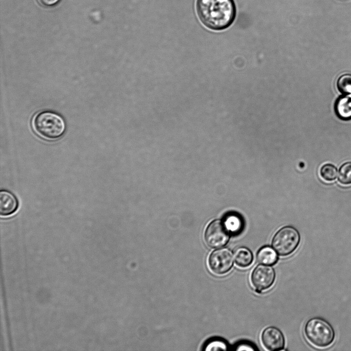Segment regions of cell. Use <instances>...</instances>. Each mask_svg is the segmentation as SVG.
<instances>
[{
  "instance_id": "obj_1",
  "label": "cell",
  "mask_w": 351,
  "mask_h": 351,
  "mask_svg": "<svg viewBox=\"0 0 351 351\" xmlns=\"http://www.w3.org/2000/svg\"><path fill=\"white\" fill-rule=\"evenodd\" d=\"M196 10L201 23L215 31L229 27L236 15L234 0H196Z\"/></svg>"
},
{
  "instance_id": "obj_2",
  "label": "cell",
  "mask_w": 351,
  "mask_h": 351,
  "mask_svg": "<svg viewBox=\"0 0 351 351\" xmlns=\"http://www.w3.org/2000/svg\"><path fill=\"white\" fill-rule=\"evenodd\" d=\"M32 126L40 137L49 140L61 138L66 130L64 119L59 114L48 110L38 113L33 119Z\"/></svg>"
},
{
  "instance_id": "obj_3",
  "label": "cell",
  "mask_w": 351,
  "mask_h": 351,
  "mask_svg": "<svg viewBox=\"0 0 351 351\" xmlns=\"http://www.w3.org/2000/svg\"><path fill=\"white\" fill-rule=\"evenodd\" d=\"M304 332L308 340L319 348L328 347L335 339V331L331 325L319 318L309 320L305 324Z\"/></svg>"
},
{
  "instance_id": "obj_4",
  "label": "cell",
  "mask_w": 351,
  "mask_h": 351,
  "mask_svg": "<svg viewBox=\"0 0 351 351\" xmlns=\"http://www.w3.org/2000/svg\"><path fill=\"white\" fill-rule=\"evenodd\" d=\"M300 241L298 231L292 227L287 226L276 233L272 240V246L279 255L286 256L294 252Z\"/></svg>"
},
{
  "instance_id": "obj_5",
  "label": "cell",
  "mask_w": 351,
  "mask_h": 351,
  "mask_svg": "<svg viewBox=\"0 0 351 351\" xmlns=\"http://www.w3.org/2000/svg\"><path fill=\"white\" fill-rule=\"evenodd\" d=\"M233 252L228 248H222L213 251L210 255L208 264L215 274L222 275L228 272L233 265Z\"/></svg>"
},
{
  "instance_id": "obj_6",
  "label": "cell",
  "mask_w": 351,
  "mask_h": 351,
  "mask_svg": "<svg viewBox=\"0 0 351 351\" xmlns=\"http://www.w3.org/2000/svg\"><path fill=\"white\" fill-rule=\"evenodd\" d=\"M229 233L224 221L216 220L211 222L207 227L205 234V240L207 245L211 248H221L228 243Z\"/></svg>"
},
{
  "instance_id": "obj_7",
  "label": "cell",
  "mask_w": 351,
  "mask_h": 351,
  "mask_svg": "<svg viewBox=\"0 0 351 351\" xmlns=\"http://www.w3.org/2000/svg\"><path fill=\"white\" fill-rule=\"evenodd\" d=\"M275 279L273 268L269 265H258L252 270L251 282L257 293L272 286Z\"/></svg>"
},
{
  "instance_id": "obj_8",
  "label": "cell",
  "mask_w": 351,
  "mask_h": 351,
  "mask_svg": "<svg viewBox=\"0 0 351 351\" xmlns=\"http://www.w3.org/2000/svg\"><path fill=\"white\" fill-rule=\"evenodd\" d=\"M261 341L264 347L269 350H279L285 345V338L282 331L274 326L265 328L261 334Z\"/></svg>"
},
{
  "instance_id": "obj_9",
  "label": "cell",
  "mask_w": 351,
  "mask_h": 351,
  "mask_svg": "<svg viewBox=\"0 0 351 351\" xmlns=\"http://www.w3.org/2000/svg\"><path fill=\"white\" fill-rule=\"evenodd\" d=\"M19 202L16 197L10 192L2 190L0 192V214L6 217L13 214L17 210Z\"/></svg>"
},
{
  "instance_id": "obj_10",
  "label": "cell",
  "mask_w": 351,
  "mask_h": 351,
  "mask_svg": "<svg viewBox=\"0 0 351 351\" xmlns=\"http://www.w3.org/2000/svg\"><path fill=\"white\" fill-rule=\"evenodd\" d=\"M256 257L258 263L266 265H273L278 260L277 252L273 248L269 246L260 248L256 253Z\"/></svg>"
},
{
  "instance_id": "obj_11",
  "label": "cell",
  "mask_w": 351,
  "mask_h": 351,
  "mask_svg": "<svg viewBox=\"0 0 351 351\" xmlns=\"http://www.w3.org/2000/svg\"><path fill=\"white\" fill-rule=\"evenodd\" d=\"M235 264L241 268L249 266L253 262V256L251 250L245 247L237 248L234 251Z\"/></svg>"
},
{
  "instance_id": "obj_12",
  "label": "cell",
  "mask_w": 351,
  "mask_h": 351,
  "mask_svg": "<svg viewBox=\"0 0 351 351\" xmlns=\"http://www.w3.org/2000/svg\"><path fill=\"white\" fill-rule=\"evenodd\" d=\"M335 110L338 116L343 120L351 119V97L343 96L339 98L335 104Z\"/></svg>"
},
{
  "instance_id": "obj_13",
  "label": "cell",
  "mask_w": 351,
  "mask_h": 351,
  "mask_svg": "<svg viewBox=\"0 0 351 351\" xmlns=\"http://www.w3.org/2000/svg\"><path fill=\"white\" fill-rule=\"evenodd\" d=\"M224 223L229 232L232 234L239 233L243 229V221L237 214L230 213L225 217Z\"/></svg>"
},
{
  "instance_id": "obj_14",
  "label": "cell",
  "mask_w": 351,
  "mask_h": 351,
  "mask_svg": "<svg viewBox=\"0 0 351 351\" xmlns=\"http://www.w3.org/2000/svg\"><path fill=\"white\" fill-rule=\"evenodd\" d=\"M338 180L342 184H351V162H345L340 167Z\"/></svg>"
},
{
  "instance_id": "obj_15",
  "label": "cell",
  "mask_w": 351,
  "mask_h": 351,
  "mask_svg": "<svg viewBox=\"0 0 351 351\" xmlns=\"http://www.w3.org/2000/svg\"><path fill=\"white\" fill-rule=\"evenodd\" d=\"M337 169L332 164H325L320 169L321 176L324 180L328 182L335 180L337 177Z\"/></svg>"
},
{
  "instance_id": "obj_16",
  "label": "cell",
  "mask_w": 351,
  "mask_h": 351,
  "mask_svg": "<svg viewBox=\"0 0 351 351\" xmlns=\"http://www.w3.org/2000/svg\"><path fill=\"white\" fill-rule=\"evenodd\" d=\"M338 89L344 94H351V75L344 74L339 77L337 82Z\"/></svg>"
},
{
  "instance_id": "obj_17",
  "label": "cell",
  "mask_w": 351,
  "mask_h": 351,
  "mask_svg": "<svg viewBox=\"0 0 351 351\" xmlns=\"http://www.w3.org/2000/svg\"><path fill=\"white\" fill-rule=\"evenodd\" d=\"M228 345L225 342L220 340H215L210 342L205 348L206 350H227Z\"/></svg>"
},
{
  "instance_id": "obj_18",
  "label": "cell",
  "mask_w": 351,
  "mask_h": 351,
  "mask_svg": "<svg viewBox=\"0 0 351 351\" xmlns=\"http://www.w3.org/2000/svg\"><path fill=\"white\" fill-rule=\"evenodd\" d=\"M236 348L234 349L237 350H255V348L254 346H252L251 345L249 344H246V343H241V344H238L236 346Z\"/></svg>"
},
{
  "instance_id": "obj_19",
  "label": "cell",
  "mask_w": 351,
  "mask_h": 351,
  "mask_svg": "<svg viewBox=\"0 0 351 351\" xmlns=\"http://www.w3.org/2000/svg\"><path fill=\"white\" fill-rule=\"evenodd\" d=\"M40 3L46 6H51L57 4L59 0H39Z\"/></svg>"
}]
</instances>
